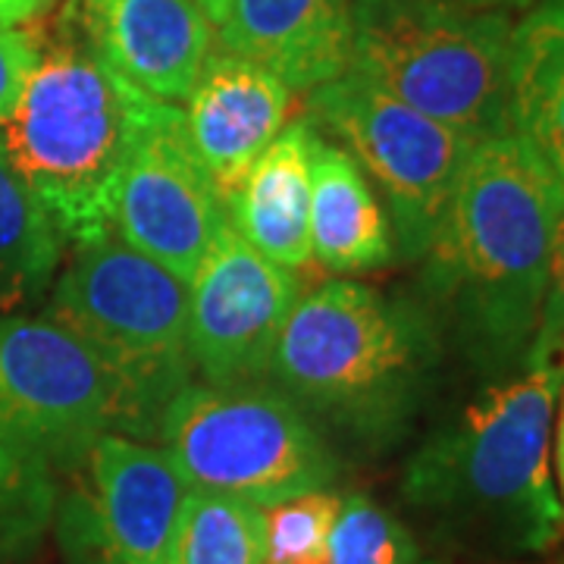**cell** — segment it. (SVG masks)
<instances>
[{
    "instance_id": "f546056e",
    "label": "cell",
    "mask_w": 564,
    "mask_h": 564,
    "mask_svg": "<svg viewBox=\"0 0 564 564\" xmlns=\"http://www.w3.org/2000/svg\"><path fill=\"white\" fill-rule=\"evenodd\" d=\"M421 564H436V562H421Z\"/></svg>"
},
{
    "instance_id": "7c38bea8",
    "label": "cell",
    "mask_w": 564,
    "mask_h": 564,
    "mask_svg": "<svg viewBox=\"0 0 564 564\" xmlns=\"http://www.w3.org/2000/svg\"><path fill=\"white\" fill-rule=\"evenodd\" d=\"M295 302V270L263 258L226 223L188 280V351L204 383H263Z\"/></svg>"
},
{
    "instance_id": "e0dca14e",
    "label": "cell",
    "mask_w": 564,
    "mask_h": 564,
    "mask_svg": "<svg viewBox=\"0 0 564 564\" xmlns=\"http://www.w3.org/2000/svg\"><path fill=\"white\" fill-rule=\"evenodd\" d=\"M395 236L358 161L317 135L311 151V258L339 273H370L392 263Z\"/></svg>"
},
{
    "instance_id": "6da1fadb",
    "label": "cell",
    "mask_w": 564,
    "mask_h": 564,
    "mask_svg": "<svg viewBox=\"0 0 564 564\" xmlns=\"http://www.w3.org/2000/svg\"><path fill=\"white\" fill-rule=\"evenodd\" d=\"M564 182L518 135L474 144L421 261V302L464 361L496 380L543 323Z\"/></svg>"
},
{
    "instance_id": "277c9868",
    "label": "cell",
    "mask_w": 564,
    "mask_h": 564,
    "mask_svg": "<svg viewBox=\"0 0 564 564\" xmlns=\"http://www.w3.org/2000/svg\"><path fill=\"white\" fill-rule=\"evenodd\" d=\"M440 370L443 333L423 302L326 280L292 307L270 380L302 411L380 448L417 421Z\"/></svg>"
},
{
    "instance_id": "4316f807",
    "label": "cell",
    "mask_w": 564,
    "mask_h": 564,
    "mask_svg": "<svg viewBox=\"0 0 564 564\" xmlns=\"http://www.w3.org/2000/svg\"><path fill=\"white\" fill-rule=\"evenodd\" d=\"M467 7H477V10H499V13H511V10H530L536 7L540 0H458Z\"/></svg>"
},
{
    "instance_id": "8fae6325",
    "label": "cell",
    "mask_w": 564,
    "mask_h": 564,
    "mask_svg": "<svg viewBox=\"0 0 564 564\" xmlns=\"http://www.w3.org/2000/svg\"><path fill=\"white\" fill-rule=\"evenodd\" d=\"M226 223V202L188 141L182 110L158 101L122 170L113 232L188 282Z\"/></svg>"
},
{
    "instance_id": "cb8c5ba5",
    "label": "cell",
    "mask_w": 564,
    "mask_h": 564,
    "mask_svg": "<svg viewBox=\"0 0 564 564\" xmlns=\"http://www.w3.org/2000/svg\"><path fill=\"white\" fill-rule=\"evenodd\" d=\"M35 63H39L35 32L0 22V122L17 110Z\"/></svg>"
},
{
    "instance_id": "52a82bcc",
    "label": "cell",
    "mask_w": 564,
    "mask_h": 564,
    "mask_svg": "<svg viewBox=\"0 0 564 564\" xmlns=\"http://www.w3.org/2000/svg\"><path fill=\"white\" fill-rule=\"evenodd\" d=\"M158 436L188 489L236 496L258 508L336 480L321 430L289 395L261 386L188 383L163 411Z\"/></svg>"
},
{
    "instance_id": "484cf974",
    "label": "cell",
    "mask_w": 564,
    "mask_h": 564,
    "mask_svg": "<svg viewBox=\"0 0 564 564\" xmlns=\"http://www.w3.org/2000/svg\"><path fill=\"white\" fill-rule=\"evenodd\" d=\"M51 3L54 0H0V22L3 25H20V22L39 20Z\"/></svg>"
},
{
    "instance_id": "8992f818",
    "label": "cell",
    "mask_w": 564,
    "mask_h": 564,
    "mask_svg": "<svg viewBox=\"0 0 564 564\" xmlns=\"http://www.w3.org/2000/svg\"><path fill=\"white\" fill-rule=\"evenodd\" d=\"M511 13L458 0H351V69L474 141L508 135Z\"/></svg>"
},
{
    "instance_id": "9a60e30c",
    "label": "cell",
    "mask_w": 564,
    "mask_h": 564,
    "mask_svg": "<svg viewBox=\"0 0 564 564\" xmlns=\"http://www.w3.org/2000/svg\"><path fill=\"white\" fill-rule=\"evenodd\" d=\"M217 44L311 91L351 69V0H229Z\"/></svg>"
},
{
    "instance_id": "ba28073f",
    "label": "cell",
    "mask_w": 564,
    "mask_h": 564,
    "mask_svg": "<svg viewBox=\"0 0 564 564\" xmlns=\"http://www.w3.org/2000/svg\"><path fill=\"white\" fill-rule=\"evenodd\" d=\"M307 110L383 192L395 251L421 261L477 141L355 73L311 88Z\"/></svg>"
},
{
    "instance_id": "d4e9b609",
    "label": "cell",
    "mask_w": 564,
    "mask_h": 564,
    "mask_svg": "<svg viewBox=\"0 0 564 564\" xmlns=\"http://www.w3.org/2000/svg\"><path fill=\"white\" fill-rule=\"evenodd\" d=\"M536 339L555 345L564 351V207L558 232H555V251H552V273H549V292H545L543 323Z\"/></svg>"
},
{
    "instance_id": "603a6c76",
    "label": "cell",
    "mask_w": 564,
    "mask_h": 564,
    "mask_svg": "<svg viewBox=\"0 0 564 564\" xmlns=\"http://www.w3.org/2000/svg\"><path fill=\"white\" fill-rule=\"evenodd\" d=\"M343 499L314 489L267 511V564H326V540Z\"/></svg>"
},
{
    "instance_id": "30bf717a",
    "label": "cell",
    "mask_w": 564,
    "mask_h": 564,
    "mask_svg": "<svg viewBox=\"0 0 564 564\" xmlns=\"http://www.w3.org/2000/svg\"><path fill=\"white\" fill-rule=\"evenodd\" d=\"M88 484L57 505L73 564H166L188 484L166 448L107 433L85 455Z\"/></svg>"
},
{
    "instance_id": "5bb4252c",
    "label": "cell",
    "mask_w": 564,
    "mask_h": 564,
    "mask_svg": "<svg viewBox=\"0 0 564 564\" xmlns=\"http://www.w3.org/2000/svg\"><path fill=\"white\" fill-rule=\"evenodd\" d=\"M82 22L117 76L166 104L192 95L214 41L192 0H82Z\"/></svg>"
},
{
    "instance_id": "4fadbf2b",
    "label": "cell",
    "mask_w": 564,
    "mask_h": 564,
    "mask_svg": "<svg viewBox=\"0 0 564 564\" xmlns=\"http://www.w3.org/2000/svg\"><path fill=\"white\" fill-rule=\"evenodd\" d=\"M185 104L188 141L220 188L223 202H229L251 163L285 129L292 88L258 63L217 47L207 51Z\"/></svg>"
},
{
    "instance_id": "f1b7e54d",
    "label": "cell",
    "mask_w": 564,
    "mask_h": 564,
    "mask_svg": "<svg viewBox=\"0 0 564 564\" xmlns=\"http://www.w3.org/2000/svg\"><path fill=\"white\" fill-rule=\"evenodd\" d=\"M192 3L202 10L204 20L214 22V25L223 20V13H226V7H229V0H192Z\"/></svg>"
},
{
    "instance_id": "44dd1931",
    "label": "cell",
    "mask_w": 564,
    "mask_h": 564,
    "mask_svg": "<svg viewBox=\"0 0 564 564\" xmlns=\"http://www.w3.org/2000/svg\"><path fill=\"white\" fill-rule=\"evenodd\" d=\"M54 467L13 445L0 443V564H25L57 518Z\"/></svg>"
},
{
    "instance_id": "ffe728a7",
    "label": "cell",
    "mask_w": 564,
    "mask_h": 564,
    "mask_svg": "<svg viewBox=\"0 0 564 564\" xmlns=\"http://www.w3.org/2000/svg\"><path fill=\"white\" fill-rule=\"evenodd\" d=\"M166 564H267V511L236 496L188 489Z\"/></svg>"
},
{
    "instance_id": "7a4b0ae2",
    "label": "cell",
    "mask_w": 564,
    "mask_h": 564,
    "mask_svg": "<svg viewBox=\"0 0 564 564\" xmlns=\"http://www.w3.org/2000/svg\"><path fill=\"white\" fill-rule=\"evenodd\" d=\"M562 392L564 351L536 339L411 455L408 508L467 549L502 558L545 552L564 521L549 464Z\"/></svg>"
},
{
    "instance_id": "2e32d148",
    "label": "cell",
    "mask_w": 564,
    "mask_h": 564,
    "mask_svg": "<svg viewBox=\"0 0 564 564\" xmlns=\"http://www.w3.org/2000/svg\"><path fill=\"white\" fill-rule=\"evenodd\" d=\"M311 117L289 122L245 173L226 210L245 242L285 270L311 261Z\"/></svg>"
},
{
    "instance_id": "7402d4cb",
    "label": "cell",
    "mask_w": 564,
    "mask_h": 564,
    "mask_svg": "<svg viewBox=\"0 0 564 564\" xmlns=\"http://www.w3.org/2000/svg\"><path fill=\"white\" fill-rule=\"evenodd\" d=\"M414 533L367 496L339 505L326 540V564H421Z\"/></svg>"
},
{
    "instance_id": "9c48e42d",
    "label": "cell",
    "mask_w": 564,
    "mask_h": 564,
    "mask_svg": "<svg viewBox=\"0 0 564 564\" xmlns=\"http://www.w3.org/2000/svg\"><path fill=\"white\" fill-rule=\"evenodd\" d=\"M122 430L120 389L76 333L47 314L0 317V443L69 470Z\"/></svg>"
},
{
    "instance_id": "5b68a950",
    "label": "cell",
    "mask_w": 564,
    "mask_h": 564,
    "mask_svg": "<svg viewBox=\"0 0 564 564\" xmlns=\"http://www.w3.org/2000/svg\"><path fill=\"white\" fill-rule=\"evenodd\" d=\"M44 314L107 367L132 440H158L163 411L192 383L188 282L139 254L117 232L73 245Z\"/></svg>"
},
{
    "instance_id": "83f0119b",
    "label": "cell",
    "mask_w": 564,
    "mask_h": 564,
    "mask_svg": "<svg viewBox=\"0 0 564 564\" xmlns=\"http://www.w3.org/2000/svg\"><path fill=\"white\" fill-rule=\"evenodd\" d=\"M555 470H558V486H562V508H564V402L562 414H558V423H555Z\"/></svg>"
},
{
    "instance_id": "3957f363",
    "label": "cell",
    "mask_w": 564,
    "mask_h": 564,
    "mask_svg": "<svg viewBox=\"0 0 564 564\" xmlns=\"http://www.w3.org/2000/svg\"><path fill=\"white\" fill-rule=\"evenodd\" d=\"M39 63L0 141L73 245L113 232L122 170L158 98L117 76L85 32L82 0L39 22Z\"/></svg>"
},
{
    "instance_id": "d6986e66",
    "label": "cell",
    "mask_w": 564,
    "mask_h": 564,
    "mask_svg": "<svg viewBox=\"0 0 564 564\" xmlns=\"http://www.w3.org/2000/svg\"><path fill=\"white\" fill-rule=\"evenodd\" d=\"M61 261L57 223L22 182L0 141V317L39 304L57 280Z\"/></svg>"
},
{
    "instance_id": "ac0fdd59",
    "label": "cell",
    "mask_w": 564,
    "mask_h": 564,
    "mask_svg": "<svg viewBox=\"0 0 564 564\" xmlns=\"http://www.w3.org/2000/svg\"><path fill=\"white\" fill-rule=\"evenodd\" d=\"M508 126L564 182V0H540L511 29Z\"/></svg>"
}]
</instances>
